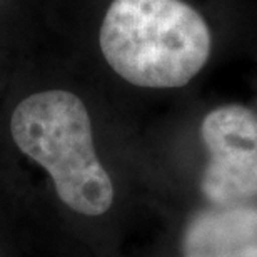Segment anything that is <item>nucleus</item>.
<instances>
[{
  "instance_id": "1",
  "label": "nucleus",
  "mask_w": 257,
  "mask_h": 257,
  "mask_svg": "<svg viewBox=\"0 0 257 257\" xmlns=\"http://www.w3.org/2000/svg\"><path fill=\"white\" fill-rule=\"evenodd\" d=\"M9 125L15 147L49 176L85 257H124V199L85 102L65 89L34 92L15 105Z\"/></svg>"
},
{
  "instance_id": "2",
  "label": "nucleus",
  "mask_w": 257,
  "mask_h": 257,
  "mask_svg": "<svg viewBox=\"0 0 257 257\" xmlns=\"http://www.w3.org/2000/svg\"><path fill=\"white\" fill-rule=\"evenodd\" d=\"M100 52L120 79L144 89H179L207 64L212 35L184 0H114L99 32Z\"/></svg>"
},
{
  "instance_id": "3",
  "label": "nucleus",
  "mask_w": 257,
  "mask_h": 257,
  "mask_svg": "<svg viewBox=\"0 0 257 257\" xmlns=\"http://www.w3.org/2000/svg\"><path fill=\"white\" fill-rule=\"evenodd\" d=\"M200 159L192 189L176 207H214L257 200V114L225 104L205 112L197 127Z\"/></svg>"
},
{
  "instance_id": "4",
  "label": "nucleus",
  "mask_w": 257,
  "mask_h": 257,
  "mask_svg": "<svg viewBox=\"0 0 257 257\" xmlns=\"http://www.w3.org/2000/svg\"><path fill=\"white\" fill-rule=\"evenodd\" d=\"M149 257H257V200L171 210Z\"/></svg>"
}]
</instances>
